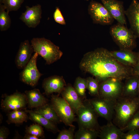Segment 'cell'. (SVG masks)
<instances>
[{
  "label": "cell",
  "instance_id": "obj_1",
  "mask_svg": "<svg viewBox=\"0 0 139 139\" xmlns=\"http://www.w3.org/2000/svg\"><path fill=\"white\" fill-rule=\"evenodd\" d=\"M79 67L94 76L99 82L109 77L123 80L133 75V68L120 63L111 55L110 51L102 48L85 54Z\"/></svg>",
  "mask_w": 139,
  "mask_h": 139
},
{
  "label": "cell",
  "instance_id": "obj_2",
  "mask_svg": "<svg viewBox=\"0 0 139 139\" xmlns=\"http://www.w3.org/2000/svg\"><path fill=\"white\" fill-rule=\"evenodd\" d=\"M139 109V98L121 97L116 101L113 123L122 129Z\"/></svg>",
  "mask_w": 139,
  "mask_h": 139
},
{
  "label": "cell",
  "instance_id": "obj_3",
  "mask_svg": "<svg viewBox=\"0 0 139 139\" xmlns=\"http://www.w3.org/2000/svg\"><path fill=\"white\" fill-rule=\"evenodd\" d=\"M34 53H37L50 65L60 59L63 55L59 47L44 38H34L31 41Z\"/></svg>",
  "mask_w": 139,
  "mask_h": 139
},
{
  "label": "cell",
  "instance_id": "obj_4",
  "mask_svg": "<svg viewBox=\"0 0 139 139\" xmlns=\"http://www.w3.org/2000/svg\"><path fill=\"white\" fill-rule=\"evenodd\" d=\"M109 32L120 49L133 50L136 46L137 37L131 29L119 23L111 26Z\"/></svg>",
  "mask_w": 139,
  "mask_h": 139
},
{
  "label": "cell",
  "instance_id": "obj_5",
  "mask_svg": "<svg viewBox=\"0 0 139 139\" xmlns=\"http://www.w3.org/2000/svg\"><path fill=\"white\" fill-rule=\"evenodd\" d=\"M83 105L78 110L76 119L79 129H86L99 132V116L89 99L83 100Z\"/></svg>",
  "mask_w": 139,
  "mask_h": 139
},
{
  "label": "cell",
  "instance_id": "obj_6",
  "mask_svg": "<svg viewBox=\"0 0 139 139\" xmlns=\"http://www.w3.org/2000/svg\"><path fill=\"white\" fill-rule=\"evenodd\" d=\"M122 80L110 77L100 82L99 97L111 100H117L121 96L124 85Z\"/></svg>",
  "mask_w": 139,
  "mask_h": 139
},
{
  "label": "cell",
  "instance_id": "obj_7",
  "mask_svg": "<svg viewBox=\"0 0 139 139\" xmlns=\"http://www.w3.org/2000/svg\"><path fill=\"white\" fill-rule=\"evenodd\" d=\"M59 117L61 122L66 125L73 126L76 118L75 113L70 106L62 97L53 94L51 104Z\"/></svg>",
  "mask_w": 139,
  "mask_h": 139
},
{
  "label": "cell",
  "instance_id": "obj_8",
  "mask_svg": "<svg viewBox=\"0 0 139 139\" xmlns=\"http://www.w3.org/2000/svg\"><path fill=\"white\" fill-rule=\"evenodd\" d=\"M38 54L35 53L29 62L20 74L21 81L32 86L36 85L42 74L37 68V61Z\"/></svg>",
  "mask_w": 139,
  "mask_h": 139
},
{
  "label": "cell",
  "instance_id": "obj_9",
  "mask_svg": "<svg viewBox=\"0 0 139 139\" xmlns=\"http://www.w3.org/2000/svg\"><path fill=\"white\" fill-rule=\"evenodd\" d=\"M88 11L94 23L102 25H110L114 19L104 6L95 1H91Z\"/></svg>",
  "mask_w": 139,
  "mask_h": 139
},
{
  "label": "cell",
  "instance_id": "obj_10",
  "mask_svg": "<svg viewBox=\"0 0 139 139\" xmlns=\"http://www.w3.org/2000/svg\"><path fill=\"white\" fill-rule=\"evenodd\" d=\"M99 116L106 119L108 122L112 121L114 115L116 101L95 97L89 99Z\"/></svg>",
  "mask_w": 139,
  "mask_h": 139
},
{
  "label": "cell",
  "instance_id": "obj_11",
  "mask_svg": "<svg viewBox=\"0 0 139 139\" xmlns=\"http://www.w3.org/2000/svg\"><path fill=\"white\" fill-rule=\"evenodd\" d=\"M2 108L6 111L25 110L27 105L25 93L17 92L14 94L6 96L2 100Z\"/></svg>",
  "mask_w": 139,
  "mask_h": 139
},
{
  "label": "cell",
  "instance_id": "obj_12",
  "mask_svg": "<svg viewBox=\"0 0 139 139\" xmlns=\"http://www.w3.org/2000/svg\"><path fill=\"white\" fill-rule=\"evenodd\" d=\"M101 1L114 19L118 23L124 25L126 24L125 10L123 2L117 0Z\"/></svg>",
  "mask_w": 139,
  "mask_h": 139
},
{
  "label": "cell",
  "instance_id": "obj_13",
  "mask_svg": "<svg viewBox=\"0 0 139 139\" xmlns=\"http://www.w3.org/2000/svg\"><path fill=\"white\" fill-rule=\"evenodd\" d=\"M26 8L20 19L29 27L35 28L40 23L42 13L41 5L38 4L31 7L26 6Z\"/></svg>",
  "mask_w": 139,
  "mask_h": 139
},
{
  "label": "cell",
  "instance_id": "obj_14",
  "mask_svg": "<svg viewBox=\"0 0 139 139\" xmlns=\"http://www.w3.org/2000/svg\"><path fill=\"white\" fill-rule=\"evenodd\" d=\"M110 53L117 61L126 66L133 68L137 63V52L133 50L119 49L118 50L110 51Z\"/></svg>",
  "mask_w": 139,
  "mask_h": 139
},
{
  "label": "cell",
  "instance_id": "obj_15",
  "mask_svg": "<svg viewBox=\"0 0 139 139\" xmlns=\"http://www.w3.org/2000/svg\"><path fill=\"white\" fill-rule=\"evenodd\" d=\"M66 84L62 76L54 75L44 79L42 87L46 95L53 93L60 94Z\"/></svg>",
  "mask_w": 139,
  "mask_h": 139
},
{
  "label": "cell",
  "instance_id": "obj_16",
  "mask_svg": "<svg viewBox=\"0 0 139 139\" xmlns=\"http://www.w3.org/2000/svg\"><path fill=\"white\" fill-rule=\"evenodd\" d=\"M33 47L28 40L21 42L16 55L15 64L19 69H23L30 61L34 52Z\"/></svg>",
  "mask_w": 139,
  "mask_h": 139
},
{
  "label": "cell",
  "instance_id": "obj_17",
  "mask_svg": "<svg viewBox=\"0 0 139 139\" xmlns=\"http://www.w3.org/2000/svg\"><path fill=\"white\" fill-rule=\"evenodd\" d=\"M60 94L75 113L83 105V100L78 95L74 87L70 84L66 85Z\"/></svg>",
  "mask_w": 139,
  "mask_h": 139
},
{
  "label": "cell",
  "instance_id": "obj_18",
  "mask_svg": "<svg viewBox=\"0 0 139 139\" xmlns=\"http://www.w3.org/2000/svg\"><path fill=\"white\" fill-rule=\"evenodd\" d=\"M125 13L130 28L139 38V2L137 0H132Z\"/></svg>",
  "mask_w": 139,
  "mask_h": 139
},
{
  "label": "cell",
  "instance_id": "obj_19",
  "mask_svg": "<svg viewBox=\"0 0 139 139\" xmlns=\"http://www.w3.org/2000/svg\"><path fill=\"white\" fill-rule=\"evenodd\" d=\"M124 133L111 121L100 126L98 137L101 139H121Z\"/></svg>",
  "mask_w": 139,
  "mask_h": 139
},
{
  "label": "cell",
  "instance_id": "obj_20",
  "mask_svg": "<svg viewBox=\"0 0 139 139\" xmlns=\"http://www.w3.org/2000/svg\"><path fill=\"white\" fill-rule=\"evenodd\" d=\"M24 93L26 97L27 105L29 108H37L47 103V99L38 89L26 90Z\"/></svg>",
  "mask_w": 139,
  "mask_h": 139
},
{
  "label": "cell",
  "instance_id": "obj_21",
  "mask_svg": "<svg viewBox=\"0 0 139 139\" xmlns=\"http://www.w3.org/2000/svg\"><path fill=\"white\" fill-rule=\"evenodd\" d=\"M124 83L121 97H137L139 76L133 75L126 78Z\"/></svg>",
  "mask_w": 139,
  "mask_h": 139
},
{
  "label": "cell",
  "instance_id": "obj_22",
  "mask_svg": "<svg viewBox=\"0 0 139 139\" xmlns=\"http://www.w3.org/2000/svg\"><path fill=\"white\" fill-rule=\"evenodd\" d=\"M29 114V119L44 127L47 130L55 133L60 131L56 124L47 120L39 113L32 110H25Z\"/></svg>",
  "mask_w": 139,
  "mask_h": 139
},
{
  "label": "cell",
  "instance_id": "obj_23",
  "mask_svg": "<svg viewBox=\"0 0 139 139\" xmlns=\"http://www.w3.org/2000/svg\"><path fill=\"white\" fill-rule=\"evenodd\" d=\"M47 120L56 124L61 121L56 112L51 104L47 103L37 108L34 110Z\"/></svg>",
  "mask_w": 139,
  "mask_h": 139
},
{
  "label": "cell",
  "instance_id": "obj_24",
  "mask_svg": "<svg viewBox=\"0 0 139 139\" xmlns=\"http://www.w3.org/2000/svg\"><path fill=\"white\" fill-rule=\"evenodd\" d=\"M27 113L24 110H16L12 111L8 114L7 122L8 124L12 123L18 125L27 122L29 119Z\"/></svg>",
  "mask_w": 139,
  "mask_h": 139
},
{
  "label": "cell",
  "instance_id": "obj_25",
  "mask_svg": "<svg viewBox=\"0 0 139 139\" xmlns=\"http://www.w3.org/2000/svg\"><path fill=\"white\" fill-rule=\"evenodd\" d=\"M6 10L2 4L0 3V30L1 31L7 30L11 26V20L8 14L9 12Z\"/></svg>",
  "mask_w": 139,
  "mask_h": 139
},
{
  "label": "cell",
  "instance_id": "obj_26",
  "mask_svg": "<svg viewBox=\"0 0 139 139\" xmlns=\"http://www.w3.org/2000/svg\"><path fill=\"white\" fill-rule=\"evenodd\" d=\"M87 86L86 79L82 78L80 76L76 78L74 87L78 95L83 100L86 99L85 92Z\"/></svg>",
  "mask_w": 139,
  "mask_h": 139
},
{
  "label": "cell",
  "instance_id": "obj_27",
  "mask_svg": "<svg viewBox=\"0 0 139 139\" xmlns=\"http://www.w3.org/2000/svg\"><path fill=\"white\" fill-rule=\"evenodd\" d=\"M99 132L90 129H79L75 133V139H95L98 137Z\"/></svg>",
  "mask_w": 139,
  "mask_h": 139
},
{
  "label": "cell",
  "instance_id": "obj_28",
  "mask_svg": "<svg viewBox=\"0 0 139 139\" xmlns=\"http://www.w3.org/2000/svg\"><path fill=\"white\" fill-rule=\"evenodd\" d=\"M87 81V89L91 96L99 97L100 82L95 78L89 77L86 78Z\"/></svg>",
  "mask_w": 139,
  "mask_h": 139
},
{
  "label": "cell",
  "instance_id": "obj_29",
  "mask_svg": "<svg viewBox=\"0 0 139 139\" xmlns=\"http://www.w3.org/2000/svg\"><path fill=\"white\" fill-rule=\"evenodd\" d=\"M24 0H2L0 3H3L7 11L10 12L16 11L21 6Z\"/></svg>",
  "mask_w": 139,
  "mask_h": 139
},
{
  "label": "cell",
  "instance_id": "obj_30",
  "mask_svg": "<svg viewBox=\"0 0 139 139\" xmlns=\"http://www.w3.org/2000/svg\"><path fill=\"white\" fill-rule=\"evenodd\" d=\"M26 133L30 134L39 138H44V132L42 126L38 124H33L26 128Z\"/></svg>",
  "mask_w": 139,
  "mask_h": 139
},
{
  "label": "cell",
  "instance_id": "obj_31",
  "mask_svg": "<svg viewBox=\"0 0 139 139\" xmlns=\"http://www.w3.org/2000/svg\"><path fill=\"white\" fill-rule=\"evenodd\" d=\"M139 128V109L135 113L126 126L121 129L124 132L129 130Z\"/></svg>",
  "mask_w": 139,
  "mask_h": 139
},
{
  "label": "cell",
  "instance_id": "obj_32",
  "mask_svg": "<svg viewBox=\"0 0 139 139\" xmlns=\"http://www.w3.org/2000/svg\"><path fill=\"white\" fill-rule=\"evenodd\" d=\"M68 129H64L59 132L56 139H74V132L75 126L74 125L70 126Z\"/></svg>",
  "mask_w": 139,
  "mask_h": 139
},
{
  "label": "cell",
  "instance_id": "obj_33",
  "mask_svg": "<svg viewBox=\"0 0 139 139\" xmlns=\"http://www.w3.org/2000/svg\"><path fill=\"white\" fill-rule=\"evenodd\" d=\"M123 133L121 139H139V128L128 130Z\"/></svg>",
  "mask_w": 139,
  "mask_h": 139
},
{
  "label": "cell",
  "instance_id": "obj_34",
  "mask_svg": "<svg viewBox=\"0 0 139 139\" xmlns=\"http://www.w3.org/2000/svg\"><path fill=\"white\" fill-rule=\"evenodd\" d=\"M53 17L55 21L62 25H65L66 23L61 11L58 7H56L54 12Z\"/></svg>",
  "mask_w": 139,
  "mask_h": 139
},
{
  "label": "cell",
  "instance_id": "obj_35",
  "mask_svg": "<svg viewBox=\"0 0 139 139\" xmlns=\"http://www.w3.org/2000/svg\"><path fill=\"white\" fill-rule=\"evenodd\" d=\"M9 134L8 129L4 126H2L0 128V139H6Z\"/></svg>",
  "mask_w": 139,
  "mask_h": 139
},
{
  "label": "cell",
  "instance_id": "obj_36",
  "mask_svg": "<svg viewBox=\"0 0 139 139\" xmlns=\"http://www.w3.org/2000/svg\"><path fill=\"white\" fill-rule=\"evenodd\" d=\"M137 52L138 59L136 65L133 68V75L139 76V50Z\"/></svg>",
  "mask_w": 139,
  "mask_h": 139
},
{
  "label": "cell",
  "instance_id": "obj_37",
  "mask_svg": "<svg viewBox=\"0 0 139 139\" xmlns=\"http://www.w3.org/2000/svg\"><path fill=\"white\" fill-rule=\"evenodd\" d=\"M39 138L33 135L26 133L24 137V139H39Z\"/></svg>",
  "mask_w": 139,
  "mask_h": 139
},
{
  "label": "cell",
  "instance_id": "obj_38",
  "mask_svg": "<svg viewBox=\"0 0 139 139\" xmlns=\"http://www.w3.org/2000/svg\"><path fill=\"white\" fill-rule=\"evenodd\" d=\"M137 97L139 98V81L138 84V93Z\"/></svg>",
  "mask_w": 139,
  "mask_h": 139
},
{
  "label": "cell",
  "instance_id": "obj_39",
  "mask_svg": "<svg viewBox=\"0 0 139 139\" xmlns=\"http://www.w3.org/2000/svg\"><path fill=\"white\" fill-rule=\"evenodd\" d=\"M85 0L88 1L89 0Z\"/></svg>",
  "mask_w": 139,
  "mask_h": 139
},
{
  "label": "cell",
  "instance_id": "obj_40",
  "mask_svg": "<svg viewBox=\"0 0 139 139\" xmlns=\"http://www.w3.org/2000/svg\"></svg>",
  "mask_w": 139,
  "mask_h": 139
}]
</instances>
